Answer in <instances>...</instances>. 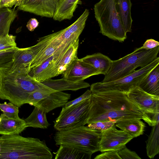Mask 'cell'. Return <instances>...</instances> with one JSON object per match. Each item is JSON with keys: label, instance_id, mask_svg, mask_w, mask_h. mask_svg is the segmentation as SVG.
<instances>
[{"label": "cell", "instance_id": "obj_1", "mask_svg": "<svg viewBox=\"0 0 159 159\" xmlns=\"http://www.w3.org/2000/svg\"><path fill=\"white\" fill-rule=\"evenodd\" d=\"M139 108L126 94L116 91L92 93L87 124L101 121L115 123L126 120L142 119Z\"/></svg>", "mask_w": 159, "mask_h": 159}, {"label": "cell", "instance_id": "obj_2", "mask_svg": "<svg viewBox=\"0 0 159 159\" xmlns=\"http://www.w3.org/2000/svg\"><path fill=\"white\" fill-rule=\"evenodd\" d=\"M25 65L9 63L0 67V99L8 100L18 107L26 103L30 94L48 86L29 74Z\"/></svg>", "mask_w": 159, "mask_h": 159}, {"label": "cell", "instance_id": "obj_3", "mask_svg": "<svg viewBox=\"0 0 159 159\" xmlns=\"http://www.w3.org/2000/svg\"><path fill=\"white\" fill-rule=\"evenodd\" d=\"M52 157L44 140L19 134L0 136V159H52Z\"/></svg>", "mask_w": 159, "mask_h": 159}, {"label": "cell", "instance_id": "obj_4", "mask_svg": "<svg viewBox=\"0 0 159 159\" xmlns=\"http://www.w3.org/2000/svg\"><path fill=\"white\" fill-rule=\"evenodd\" d=\"M159 51V46L150 50L141 47L121 58L112 61L110 70L101 82L116 80L132 73L138 67H145L157 57Z\"/></svg>", "mask_w": 159, "mask_h": 159}, {"label": "cell", "instance_id": "obj_5", "mask_svg": "<svg viewBox=\"0 0 159 159\" xmlns=\"http://www.w3.org/2000/svg\"><path fill=\"white\" fill-rule=\"evenodd\" d=\"M93 9L99 32L114 40L124 42L127 38V33L117 11L115 0H100Z\"/></svg>", "mask_w": 159, "mask_h": 159}, {"label": "cell", "instance_id": "obj_6", "mask_svg": "<svg viewBox=\"0 0 159 159\" xmlns=\"http://www.w3.org/2000/svg\"><path fill=\"white\" fill-rule=\"evenodd\" d=\"M101 132L84 125L58 131L54 139L56 145L72 147L93 154L100 151Z\"/></svg>", "mask_w": 159, "mask_h": 159}, {"label": "cell", "instance_id": "obj_7", "mask_svg": "<svg viewBox=\"0 0 159 159\" xmlns=\"http://www.w3.org/2000/svg\"><path fill=\"white\" fill-rule=\"evenodd\" d=\"M159 64V57H157L152 62L132 73L120 79L107 82H98L90 85L93 93L110 91L122 92L126 94L133 87L139 86L150 72Z\"/></svg>", "mask_w": 159, "mask_h": 159}, {"label": "cell", "instance_id": "obj_8", "mask_svg": "<svg viewBox=\"0 0 159 159\" xmlns=\"http://www.w3.org/2000/svg\"><path fill=\"white\" fill-rule=\"evenodd\" d=\"M90 104V98L67 108L63 107L54 121V128L66 130L86 124Z\"/></svg>", "mask_w": 159, "mask_h": 159}, {"label": "cell", "instance_id": "obj_9", "mask_svg": "<svg viewBox=\"0 0 159 159\" xmlns=\"http://www.w3.org/2000/svg\"><path fill=\"white\" fill-rule=\"evenodd\" d=\"M77 40L63 43L41 64L30 69L29 75L41 82L57 76L59 63L71 45Z\"/></svg>", "mask_w": 159, "mask_h": 159}, {"label": "cell", "instance_id": "obj_10", "mask_svg": "<svg viewBox=\"0 0 159 159\" xmlns=\"http://www.w3.org/2000/svg\"><path fill=\"white\" fill-rule=\"evenodd\" d=\"M133 138L125 131L118 130L115 125L101 132L99 142L100 151L120 150Z\"/></svg>", "mask_w": 159, "mask_h": 159}, {"label": "cell", "instance_id": "obj_11", "mask_svg": "<svg viewBox=\"0 0 159 159\" xmlns=\"http://www.w3.org/2000/svg\"><path fill=\"white\" fill-rule=\"evenodd\" d=\"M126 95L142 113L159 112V96L149 94L139 86L132 87Z\"/></svg>", "mask_w": 159, "mask_h": 159}, {"label": "cell", "instance_id": "obj_12", "mask_svg": "<svg viewBox=\"0 0 159 159\" xmlns=\"http://www.w3.org/2000/svg\"><path fill=\"white\" fill-rule=\"evenodd\" d=\"M58 0H21L18 9L37 16L53 18Z\"/></svg>", "mask_w": 159, "mask_h": 159}, {"label": "cell", "instance_id": "obj_13", "mask_svg": "<svg viewBox=\"0 0 159 159\" xmlns=\"http://www.w3.org/2000/svg\"><path fill=\"white\" fill-rule=\"evenodd\" d=\"M62 74L63 78L66 79L74 81H80L100 74L92 66L77 58L72 61Z\"/></svg>", "mask_w": 159, "mask_h": 159}, {"label": "cell", "instance_id": "obj_14", "mask_svg": "<svg viewBox=\"0 0 159 159\" xmlns=\"http://www.w3.org/2000/svg\"><path fill=\"white\" fill-rule=\"evenodd\" d=\"M89 10L86 9L83 13L73 24L58 31L59 38L64 43L79 39L83 30L89 15Z\"/></svg>", "mask_w": 159, "mask_h": 159}, {"label": "cell", "instance_id": "obj_15", "mask_svg": "<svg viewBox=\"0 0 159 159\" xmlns=\"http://www.w3.org/2000/svg\"><path fill=\"white\" fill-rule=\"evenodd\" d=\"M70 97L69 93L56 91L33 106L47 113L57 107H64Z\"/></svg>", "mask_w": 159, "mask_h": 159}, {"label": "cell", "instance_id": "obj_16", "mask_svg": "<svg viewBox=\"0 0 159 159\" xmlns=\"http://www.w3.org/2000/svg\"><path fill=\"white\" fill-rule=\"evenodd\" d=\"M41 83L50 88L60 91L67 90L75 91L90 86L89 83L84 81H74L63 78L57 80L50 79Z\"/></svg>", "mask_w": 159, "mask_h": 159}, {"label": "cell", "instance_id": "obj_17", "mask_svg": "<svg viewBox=\"0 0 159 159\" xmlns=\"http://www.w3.org/2000/svg\"><path fill=\"white\" fill-rule=\"evenodd\" d=\"M0 134L2 135L19 134L27 127L24 120L10 118L4 114L0 115Z\"/></svg>", "mask_w": 159, "mask_h": 159}, {"label": "cell", "instance_id": "obj_18", "mask_svg": "<svg viewBox=\"0 0 159 159\" xmlns=\"http://www.w3.org/2000/svg\"><path fill=\"white\" fill-rule=\"evenodd\" d=\"M80 0H58L53 17L56 21L70 20Z\"/></svg>", "mask_w": 159, "mask_h": 159}, {"label": "cell", "instance_id": "obj_19", "mask_svg": "<svg viewBox=\"0 0 159 159\" xmlns=\"http://www.w3.org/2000/svg\"><path fill=\"white\" fill-rule=\"evenodd\" d=\"M80 59L92 66L100 74L104 75L109 71L112 63V60L108 57L100 52L87 55Z\"/></svg>", "mask_w": 159, "mask_h": 159}, {"label": "cell", "instance_id": "obj_20", "mask_svg": "<svg viewBox=\"0 0 159 159\" xmlns=\"http://www.w3.org/2000/svg\"><path fill=\"white\" fill-rule=\"evenodd\" d=\"M54 34V37L52 41L34 57L30 64L29 70L41 64L51 56L62 44L65 43L59 38L57 32Z\"/></svg>", "mask_w": 159, "mask_h": 159}, {"label": "cell", "instance_id": "obj_21", "mask_svg": "<svg viewBox=\"0 0 159 159\" xmlns=\"http://www.w3.org/2000/svg\"><path fill=\"white\" fill-rule=\"evenodd\" d=\"M117 11L125 31L131 32L132 19L131 10V0H115Z\"/></svg>", "mask_w": 159, "mask_h": 159}, {"label": "cell", "instance_id": "obj_22", "mask_svg": "<svg viewBox=\"0 0 159 159\" xmlns=\"http://www.w3.org/2000/svg\"><path fill=\"white\" fill-rule=\"evenodd\" d=\"M139 86L149 94L159 96V64L150 72Z\"/></svg>", "mask_w": 159, "mask_h": 159}, {"label": "cell", "instance_id": "obj_23", "mask_svg": "<svg viewBox=\"0 0 159 159\" xmlns=\"http://www.w3.org/2000/svg\"><path fill=\"white\" fill-rule=\"evenodd\" d=\"M115 125L133 138L143 134L145 127V124L139 119L120 120L116 122Z\"/></svg>", "mask_w": 159, "mask_h": 159}, {"label": "cell", "instance_id": "obj_24", "mask_svg": "<svg viewBox=\"0 0 159 159\" xmlns=\"http://www.w3.org/2000/svg\"><path fill=\"white\" fill-rule=\"evenodd\" d=\"M92 154L77 148L63 145H60L55 159H90Z\"/></svg>", "mask_w": 159, "mask_h": 159}, {"label": "cell", "instance_id": "obj_25", "mask_svg": "<svg viewBox=\"0 0 159 159\" xmlns=\"http://www.w3.org/2000/svg\"><path fill=\"white\" fill-rule=\"evenodd\" d=\"M46 114L45 111L34 107L30 115L24 120L27 127L47 128L50 124L47 120Z\"/></svg>", "mask_w": 159, "mask_h": 159}, {"label": "cell", "instance_id": "obj_26", "mask_svg": "<svg viewBox=\"0 0 159 159\" xmlns=\"http://www.w3.org/2000/svg\"><path fill=\"white\" fill-rule=\"evenodd\" d=\"M17 11L8 7L0 8V36L9 34L11 23L17 17Z\"/></svg>", "mask_w": 159, "mask_h": 159}, {"label": "cell", "instance_id": "obj_27", "mask_svg": "<svg viewBox=\"0 0 159 159\" xmlns=\"http://www.w3.org/2000/svg\"><path fill=\"white\" fill-rule=\"evenodd\" d=\"M79 45V39L73 43L67 50L59 63L57 75L62 74L71 63L77 57V51Z\"/></svg>", "mask_w": 159, "mask_h": 159}, {"label": "cell", "instance_id": "obj_28", "mask_svg": "<svg viewBox=\"0 0 159 159\" xmlns=\"http://www.w3.org/2000/svg\"><path fill=\"white\" fill-rule=\"evenodd\" d=\"M146 149L148 157L153 159L159 152V123L152 126L147 141Z\"/></svg>", "mask_w": 159, "mask_h": 159}, {"label": "cell", "instance_id": "obj_29", "mask_svg": "<svg viewBox=\"0 0 159 159\" xmlns=\"http://www.w3.org/2000/svg\"><path fill=\"white\" fill-rule=\"evenodd\" d=\"M34 56L31 47L25 48H19L14 54L13 60L9 63L13 65H25L29 68Z\"/></svg>", "mask_w": 159, "mask_h": 159}, {"label": "cell", "instance_id": "obj_30", "mask_svg": "<svg viewBox=\"0 0 159 159\" xmlns=\"http://www.w3.org/2000/svg\"><path fill=\"white\" fill-rule=\"evenodd\" d=\"M56 91L48 87L38 89L31 93L28 98L26 103L33 106L39 102L44 99L50 94Z\"/></svg>", "mask_w": 159, "mask_h": 159}, {"label": "cell", "instance_id": "obj_31", "mask_svg": "<svg viewBox=\"0 0 159 159\" xmlns=\"http://www.w3.org/2000/svg\"><path fill=\"white\" fill-rule=\"evenodd\" d=\"M0 110L10 118L17 119L20 118L18 116L19 107L10 102L0 103Z\"/></svg>", "mask_w": 159, "mask_h": 159}, {"label": "cell", "instance_id": "obj_32", "mask_svg": "<svg viewBox=\"0 0 159 159\" xmlns=\"http://www.w3.org/2000/svg\"><path fill=\"white\" fill-rule=\"evenodd\" d=\"M16 36L7 34L0 37V51L6 50L17 48Z\"/></svg>", "mask_w": 159, "mask_h": 159}, {"label": "cell", "instance_id": "obj_33", "mask_svg": "<svg viewBox=\"0 0 159 159\" xmlns=\"http://www.w3.org/2000/svg\"><path fill=\"white\" fill-rule=\"evenodd\" d=\"M115 123L111 121H101L88 124V127L101 132L115 125Z\"/></svg>", "mask_w": 159, "mask_h": 159}, {"label": "cell", "instance_id": "obj_34", "mask_svg": "<svg viewBox=\"0 0 159 159\" xmlns=\"http://www.w3.org/2000/svg\"><path fill=\"white\" fill-rule=\"evenodd\" d=\"M19 48L0 51V67L13 60L15 52Z\"/></svg>", "mask_w": 159, "mask_h": 159}, {"label": "cell", "instance_id": "obj_35", "mask_svg": "<svg viewBox=\"0 0 159 159\" xmlns=\"http://www.w3.org/2000/svg\"><path fill=\"white\" fill-rule=\"evenodd\" d=\"M142 119L150 126H153L159 123V112H143Z\"/></svg>", "mask_w": 159, "mask_h": 159}, {"label": "cell", "instance_id": "obj_36", "mask_svg": "<svg viewBox=\"0 0 159 159\" xmlns=\"http://www.w3.org/2000/svg\"><path fill=\"white\" fill-rule=\"evenodd\" d=\"M118 153L121 159H141L135 152L131 151L126 146L118 151Z\"/></svg>", "mask_w": 159, "mask_h": 159}, {"label": "cell", "instance_id": "obj_37", "mask_svg": "<svg viewBox=\"0 0 159 159\" xmlns=\"http://www.w3.org/2000/svg\"><path fill=\"white\" fill-rule=\"evenodd\" d=\"M92 94V93L90 90L88 89L80 97L72 101L68 102L64 107L67 108L80 103L85 100L90 98Z\"/></svg>", "mask_w": 159, "mask_h": 159}, {"label": "cell", "instance_id": "obj_38", "mask_svg": "<svg viewBox=\"0 0 159 159\" xmlns=\"http://www.w3.org/2000/svg\"><path fill=\"white\" fill-rule=\"evenodd\" d=\"M97 155L94 159H121L118 153V151L109 150L102 152Z\"/></svg>", "mask_w": 159, "mask_h": 159}, {"label": "cell", "instance_id": "obj_39", "mask_svg": "<svg viewBox=\"0 0 159 159\" xmlns=\"http://www.w3.org/2000/svg\"><path fill=\"white\" fill-rule=\"evenodd\" d=\"M21 0H1L0 3V8L6 7H11L19 6L20 5Z\"/></svg>", "mask_w": 159, "mask_h": 159}, {"label": "cell", "instance_id": "obj_40", "mask_svg": "<svg viewBox=\"0 0 159 159\" xmlns=\"http://www.w3.org/2000/svg\"><path fill=\"white\" fill-rule=\"evenodd\" d=\"M159 46V42L153 39L147 40L142 47L143 49L150 50Z\"/></svg>", "mask_w": 159, "mask_h": 159}, {"label": "cell", "instance_id": "obj_41", "mask_svg": "<svg viewBox=\"0 0 159 159\" xmlns=\"http://www.w3.org/2000/svg\"><path fill=\"white\" fill-rule=\"evenodd\" d=\"M39 22L35 18L30 19L28 21L26 27L31 31H33L39 25Z\"/></svg>", "mask_w": 159, "mask_h": 159}, {"label": "cell", "instance_id": "obj_42", "mask_svg": "<svg viewBox=\"0 0 159 159\" xmlns=\"http://www.w3.org/2000/svg\"><path fill=\"white\" fill-rule=\"evenodd\" d=\"M1 121V117L0 116V122Z\"/></svg>", "mask_w": 159, "mask_h": 159}, {"label": "cell", "instance_id": "obj_43", "mask_svg": "<svg viewBox=\"0 0 159 159\" xmlns=\"http://www.w3.org/2000/svg\"><path fill=\"white\" fill-rule=\"evenodd\" d=\"M1 0H0V2H1Z\"/></svg>", "mask_w": 159, "mask_h": 159}, {"label": "cell", "instance_id": "obj_44", "mask_svg": "<svg viewBox=\"0 0 159 159\" xmlns=\"http://www.w3.org/2000/svg\"><path fill=\"white\" fill-rule=\"evenodd\" d=\"M1 36H0V37H1Z\"/></svg>", "mask_w": 159, "mask_h": 159}]
</instances>
